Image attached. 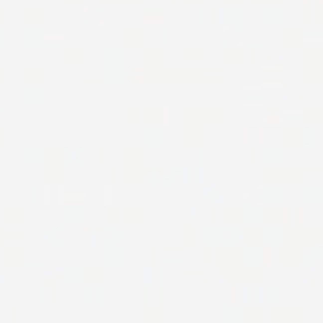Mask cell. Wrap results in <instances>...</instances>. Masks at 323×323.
I'll use <instances>...</instances> for the list:
<instances>
[{"instance_id":"6da1fadb","label":"cell","mask_w":323,"mask_h":323,"mask_svg":"<svg viewBox=\"0 0 323 323\" xmlns=\"http://www.w3.org/2000/svg\"><path fill=\"white\" fill-rule=\"evenodd\" d=\"M155 11V8H147L145 9V18H147V20L148 19H152V20H155L157 18L158 19H160L162 18V14H163V11H158L157 14L154 13Z\"/></svg>"},{"instance_id":"7a4b0ae2","label":"cell","mask_w":323,"mask_h":323,"mask_svg":"<svg viewBox=\"0 0 323 323\" xmlns=\"http://www.w3.org/2000/svg\"><path fill=\"white\" fill-rule=\"evenodd\" d=\"M281 70H283V67L280 66V65H275V66H273V67H266L265 68V72H269V71H271V73H274V75H278V73H280L281 72Z\"/></svg>"},{"instance_id":"3957f363","label":"cell","mask_w":323,"mask_h":323,"mask_svg":"<svg viewBox=\"0 0 323 323\" xmlns=\"http://www.w3.org/2000/svg\"><path fill=\"white\" fill-rule=\"evenodd\" d=\"M265 85H266V86L270 85V86H273V87H278V86H281V82H280V81H278V82H276V81H270V82L268 81V82H265Z\"/></svg>"}]
</instances>
